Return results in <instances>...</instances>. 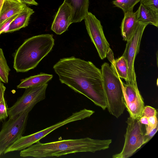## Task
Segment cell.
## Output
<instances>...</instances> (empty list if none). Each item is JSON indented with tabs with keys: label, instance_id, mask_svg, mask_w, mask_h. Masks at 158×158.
Returning <instances> with one entry per match:
<instances>
[{
	"label": "cell",
	"instance_id": "9a60e30c",
	"mask_svg": "<svg viewBox=\"0 0 158 158\" xmlns=\"http://www.w3.org/2000/svg\"><path fill=\"white\" fill-rule=\"evenodd\" d=\"M137 12L133 11L124 13L122 20L121 30L123 40L127 41L134 32L138 24Z\"/></svg>",
	"mask_w": 158,
	"mask_h": 158
},
{
	"label": "cell",
	"instance_id": "30bf717a",
	"mask_svg": "<svg viewBox=\"0 0 158 158\" xmlns=\"http://www.w3.org/2000/svg\"><path fill=\"white\" fill-rule=\"evenodd\" d=\"M84 20L91 41L100 58L103 60L106 57L110 45L105 36L101 22L94 15L89 12Z\"/></svg>",
	"mask_w": 158,
	"mask_h": 158
},
{
	"label": "cell",
	"instance_id": "9c48e42d",
	"mask_svg": "<svg viewBox=\"0 0 158 158\" xmlns=\"http://www.w3.org/2000/svg\"><path fill=\"white\" fill-rule=\"evenodd\" d=\"M148 24L138 22L134 32L127 40L126 47L122 55L127 60L128 69L126 84L138 87L134 64L139 51L141 40L144 30Z\"/></svg>",
	"mask_w": 158,
	"mask_h": 158
},
{
	"label": "cell",
	"instance_id": "7a4b0ae2",
	"mask_svg": "<svg viewBox=\"0 0 158 158\" xmlns=\"http://www.w3.org/2000/svg\"><path fill=\"white\" fill-rule=\"evenodd\" d=\"M111 139H95L86 137L64 139L43 143L40 141L22 150L20 156L42 158L59 157L82 152L94 153L109 148Z\"/></svg>",
	"mask_w": 158,
	"mask_h": 158
},
{
	"label": "cell",
	"instance_id": "e0dca14e",
	"mask_svg": "<svg viewBox=\"0 0 158 158\" xmlns=\"http://www.w3.org/2000/svg\"><path fill=\"white\" fill-rule=\"evenodd\" d=\"M136 12L139 23L148 25L151 24L158 27V12L145 7L141 3Z\"/></svg>",
	"mask_w": 158,
	"mask_h": 158
},
{
	"label": "cell",
	"instance_id": "52a82bcc",
	"mask_svg": "<svg viewBox=\"0 0 158 158\" xmlns=\"http://www.w3.org/2000/svg\"><path fill=\"white\" fill-rule=\"evenodd\" d=\"M125 141L121 151L112 156L113 158H128L143 145L144 133L139 119L127 118Z\"/></svg>",
	"mask_w": 158,
	"mask_h": 158
},
{
	"label": "cell",
	"instance_id": "4316f807",
	"mask_svg": "<svg viewBox=\"0 0 158 158\" xmlns=\"http://www.w3.org/2000/svg\"><path fill=\"white\" fill-rule=\"evenodd\" d=\"M158 129V125L151 131L149 134L144 136L143 145L149 142L156 134Z\"/></svg>",
	"mask_w": 158,
	"mask_h": 158
},
{
	"label": "cell",
	"instance_id": "603a6c76",
	"mask_svg": "<svg viewBox=\"0 0 158 158\" xmlns=\"http://www.w3.org/2000/svg\"><path fill=\"white\" fill-rule=\"evenodd\" d=\"M8 109L7 105L4 98L0 102V121L5 119L8 116Z\"/></svg>",
	"mask_w": 158,
	"mask_h": 158
},
{
	"label": "cell",
	"instance_id": "8fae6325",
	"mask_svg": "<svg viewBox=\"0 0 158 158\" xmlns=\"http://www.w3.org/2000/svg\"><path fill=\"white\" fill-rule=\"evenodd\" d=\"M123 90L124 105L130 117L139 119L142 115L144 103L138 88L123 82Z\"/></svg>",
	"mask_w": 158,
	"mask_h": 158
},
{
	"label": "cell",
	"instance_id": "d6986e66",
	"mask_svg": "<svg viewBox=\"0 0 158 158\" xmlns=\"http://www.w3.org/2000/svg\"><path fill=\"white\" fill-rule=\"evenodd\" d=\"M110 67L120 78L127 79L128 69L127 62L125 58L122 56L111 63Z\"/></svg>",
	"mask_w": 158,
	"mask_h": 158
},
{
	"label": "cell",
	"instance_id": "8992f818",
	"mask_svg": "<svg viewBox=\"0 0 158 158\" xmlns=\"http://www.w3.org/2000/svg\"><path fill=\"white\" fill-rule=\"evenodd\" d=\"M48 86V83H45L25 89L23 95L8 108L9 118H15L25 111L29 112L37 103L45 99Z\"/></svg>",
	"mask_w": 158,
	"mask_h": 158
},
{
	"label": "cell",
	"instance_id": "1f68e13d",
	"mask_svg": "<svg viewBox=\"0 0 158 158\" xmlns=\"http://www.w3.org/2000/svg\"><path fill=\"white\" fill-rule=\"evenodd\" d=\"M4 0H0V12Z\"/></svg>",
	"mask_w": 158,
	"mask_h": 158
},
{
	"label": "cell",
	"instance_id": "5bb4252c",
	"mask_svg": "<svg viewBox=\"0 0 158 158\" xmlns=\"http://www.w3.org/2000/svg\"><path fill=\"white\" fill-rule=\"evenodd\" d=\"M26 6L15 0H4L0 12V26L6 20L21 12Z\"/></svg>",
	"mask_w": 158,
	"mask_h": 158
},
{
	"label": "cell",
	"instance_id": "4fadbf2b",
	"mask_svg": "<svg viewBox=\"0 0 158 158\" xmlns=\"http://www.w3.org/2000/svg\"><path fill=\"white\" fill-rule=\"evenodd\" d=\"M72 12L71 23L80 22L85 19L87 13L89 0H64Z\"/></svg>",
	"mask_w": 158,
	"mask_h": 158
},
{
	"label": "cell",
	"instance_id": "5b68a950",
	"mask_svg": "<svg viewBox=\"0 0 158 158\" xmlns=\"http://www.w3.org/2000/svg\"><path fill=\"white\" fill-rule=\"evenodd\" d=\"M94 113V110L84 109L72 113L71 116L64 120L44 129L29 135L22 136L8 147L4 152V154L25 149L40 141L55 130L70 123L89 118Z\"/></svg>",
	"mask_w": 158,
	"mask_h": 158
},
{
	"label": "cell",
	"instance_id": "44dd1931",
	"mask_svg": "<svg viewBox=\"0 0 158 158\" xmlns=\"http://www.w3.org/2000/svg\"><path fill=\"white\" fill-rule=\"evenodd\" d=\"M140 0H115L113 4L116 7L121 9L124 13L133 11L134 6Z\"/></svg>",
	"mask_w": 158,
	"mask_h": 158
},
{
	"label": "cell",
	"instance_id": "cb8c5ba5",
	"mask_svg": "<svg viewBox=\"0 0 158 158\" xmlns=\"http://www.w3.org/2000/svg\"><path fill=\"white\" fill-rule=\"evenodd\" d=\"M140 3L158 12V0H140Z\"/></svg>",
	"mask_w": 158,
	"mask_h": 158
},
{
	"label": "cell",
	"instance_id": "f1b7e54d",
	"mask_svg": "<svg viewBox=\"0 0 158 158\" xmlns=\"http://www.w3.org/2000/svg\"><path fill=\"white\" fill-rule=\"evenodd\" d=\"M106 56L111 63H112L114 60L113 52L110 48H109L107 52L106 55Z\"/></svg>",
	"mask_w": 158,
	"mask_h": 158
},
{
	"label": "cell",
	"instance_id": "7402d4cb",
	"mask_svg": "<svg viewBox=\"0 0 158 158\" xmlns=\"http://www.w3.org/2000/svg\"><path fill=\"white\" fill-rule=\"evenodd\" d=\"M148 118V124L146 125V132L144 135L149 134L153 129L158 125L157 115L149 117Z\"/></svg>",
	"mask_w": 158,
	"mask_h": 158
},
{
	"label": "cell",
	"instance_id": "277c9868",
	"mask_svg": "<svg viewBox=\"0 0 158 158\" xmlns=\"http://www.w3.org/2000/svg\"><path fill=\"white\" fill-rule=\"evenodd\" d=\"M101 70L107 108L111 114L118 118L123 114L125 108L123 90V82L108 63L102 64Z\"/></svg>",
	"mask_w": 158,
	"mask_h": 158
},
{
	"label": "cell",
	"instance_id": "6da1fadb",
	"mask_svg": "<svg viewBox=\"0 0 158 158\" xmlns=\"http://www.w3.org/2000/svg\"><path fill=\"white\" fill-rule=\"evenodd\" d=\"M53 69L61 83L84 95L103 110L107 108L101 70L91 61L73 56L64 58Z\"/></svg>",
	"mask_w": 158,
	"mask_h": 158
},
{
	"label": "cell",
	"instance_id": "7c38bea8",
	"mask_svg": "<svg viewBox=\"0 0 158 158\" xmlns=\"http://www.w3.org/2000/svg\"><path fill=\"white\" fill-rule=\"evenodd\" d=\"M72 12L70 8L64 2L59 7L52 24L51 30L57 35H60L68 30L71 23Z\"/></svg>",
	"mask_w": 158,
	"mask_h": 158
},
{
	"label": "cell",
	"instance_id": "3957f363",
	"mask_svg": "<svg viewBox=\"0 0 158 158\" xmlns=\"http://www.w3.org/2000/svg\"><path fill=\"white\" fill-rule=\"evenodd\" d=\"M53 35L44 34L25 40L14 56L13 67L17 72L34 69L52 50L55 44Z\"/></svg>",
	"mask_w": 158,
	"mask_h": 158
},
{
	"label": "cell",
	"instance_id": "ffe728a7",
	"mask_svg": "<svg viewBox=\"0 0 158 158\" xmlns=\"http://www.w3.org/2000/svg\"><path fill=\"white\" fill-rule=\"evenodd\" d=\"M10 71L2 49L0 48V81L5 83H8Z\"/></svg>",
	"mask_w": 158,
	"mask_h": 158
},
{
	"label": "cell",
	"instance_id": "ac0fdd59",
	"mask_svg": "<svg viewBox=\"0 0 158 158\" xmlns=\"http://www.w3.org/2000/svg\"><path fill=\"white\" fill-rule=\"evenodd\" d=\"M53 77L52 74L41 73L37 75L21 80V82L17 87L18 89H26L40 84L48 83Z\"/></svg>",
	"mask_w": 158,
	"mask_h": 158
},
{
	"label": "cell",
	"instance_id": "4dcf8cb0",
	"mask_svg": "<svg viewBox=\"0 0 158 158\" xmlns=\"http://www.w3.org/2000/svg\"><path fill=\"white\" fill-rule=\"evenodd\" d=\"M140 122L142 124L147 125L148 124V117L144 116H142L139 119Z\"/></svg>",
	"mask_w": 158,
	"mask_h": 158
},
{
	"label": "cell",
	"instance_id": "ba28073f",
	"mask_svg": "<svg viewBox=\"0 0 158 158\" xmlns=\"http://www.w3.org/2000/svg\"><path fill=\"white\" fill-rule=\"evenodd\" d=\"M29 112L25 111L4 122L0 131V156L24 132Z\"/></svg>",
	"mask_w": 158,
	"mask_h": 158
},
{
	"label": "cell",
	"instance_id": "83f0119b",
	"mask_svg": "<svg viewBox=\"0 0 158 158\" xmlns=\"http://www.w3.org/2000/svg\"><path fill=\"white\" fill-rule=\"evenodd\" d=\"M6 88L3 84L0 81V102L4 98V94Z\"/></svg>",
	"mask_w": 158,
	"mask_h": 158
},
{
	"label": "cell",
	"instance_id": "484cf974",
	"mask_svg": "<svg viewBox=\"0 0 158 158\" xmlns=\"http://www.w3.org/2000/svg\"><path fill=\"white\" fill-rule=\"evenodd\" d=\"M157 114V111L156 109L148 106H144L142 116H145L148 118Z\"/></svg>",
	"mask_w": 158,
	"mask_h": 158
},
{
	"label": "cell",
	"instance_id": "f546056e",
	"mask_svg": "<svg viewBox=\"0 0 158 158\" xmlns=\"http://www.w3.org/2000/svg\"><path fill=\"white\" fill-rule=\"evenodd\" d=\"M23 3L29 5H37L38 3L35 0H15Z\"/></svg>",
	"mask_w": 158,
	"mask_h": 158
},
{
	"label": "cell",
	"instance_id": "d4e9b609",
	"mask_svg": "<svg viewBox=\"0 0 158 158\" xmlns=\"http://www.w3.org/2000/svg\"><path fill=\"white\" fill-rule=\"evenodd\" d=\"M18 15V14L15 15L8 19L1 25L0 26V35L6 32L10 23Z\"/></svg>",
	"mask_w": 158,
	"mask_h": 158
},
{
	"label": "cell",
	"instance_id": "2e32d148",
	"mask_svg": "<svg viewBox=\"0 0 158 158\" xmlns=\"http://www.w3.org/2000/svg\"><path fill=\"white\" fill-rule=\"evenodd\" d=\"M34 12V10L26 6L11 22L5 33L12 32L27 26L30 18Z\"/></svg>",
	"mask_w": 158,
	"mask_h": 158
}]
</instances>
